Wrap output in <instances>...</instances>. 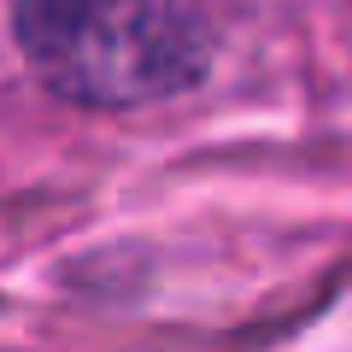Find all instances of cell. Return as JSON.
I'll list each match as a JSON object with an SVG mask.
<instances>
[{"instance_id": "1", "label": "cell", "mask_w": 352, "mask_h": 352, "mask_svg": "<svg viewBox=\"0 0 352 352\" xmlns=\"http://www.w3.org/2000/svg\"><path fill=\"white\" fill-rule=\"evenodd\" d=\"M18 41L59 100L94 112L182 94L212 65L200 0H18Z\"/></svg>"}]
</instances>
